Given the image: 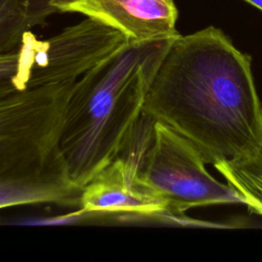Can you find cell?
<instances>
[{
	"label": "cell",
	"mask_w": 262,
	"mask_h": 262,
	"mask_svg": "<svg viewBox=\"0 0 262 262\" xmlns=\"http://www.w3.org/2000/svg\"><path fill=\"white\" fill-rule=\"evenodd\" d=\"M143 114L171 128L213 166L247 158L262 144V104L251 57L215 27L172 41Z\"/></svg>",
	"instance_id": "obj_1"
},
{
	"label": "cell",
	"mask_w": 262,
	"mask_h": 262,
	"mask_svg": "<svg viewBox=\"0 0 262 262\" xmlns=\"http://www.w3.org/2000/svg\"><path fill=\"white\" fill-rule=\"evenodd\" d=\"M175 38L128 41L74 82L58 144L70 179L78 188L118 158L129 142L156 73Z\"/></svg>",
	"instance_id": "obj_2"
},
{
	"label": "cell",
	"mask_w": 262,
	"mask_h": 262,
	"mask_svg": "<svg viewBox=\"0 0 262 262\" xmlns=\"http://www.w3.org/2000/svg\"><path fill=\"white\" fill-rule=\"evenodd\" d=\"M75 81L0 91V209L55 204L78 207L59 149Z\"/></svg>",
	"instance_id": "obj_3"
},
{
	"label": "cell",
	"mask_w": 262,
	"mask_h": 262,
	"mask_svg": "<svg viewBox=\"0 0 262 262\" xmlns=\"http://www.w3.org/2000/svg\"><path fill=\"white\" fill-rule=\"evenodd\" d=\"M124 149L132 155L139 179L163 203L169 217L198 207L244 204L230 184L207 171L190 143L145 114Z\"/></svg>",
	"instance_id": "obj_4"
},
{
	"label": "cell",
	"mask_w": 262,
	"mask_h": 262,
	"mask_svg": "<svg viewBox=\"0 0 262 262\" xmlns=\"http://www.w3.org/2000/svg\"><path fill=\"white\" fill-rule=\"evenodd\" d=\"M79 212L130 218L168 217L163 203L144 185L132 155L123 149L81 189Z\"/></svg>",
	"instance_id": "obj_5"
},
{
	"label": "cell",
	"mask_w": 262,
	"mask_h": 262,
	"mask_svg": "<svg viewBox=\"0 0 262 262\" xmlns=\"http://www.w3.org/2000/svg\"><path fill=\"white\" fill-rule=\"evenodd\" d=\"M54 12L79 13L121 32L128 41L172 39L178 10L173 0H49Z\"/></svg>",
	"instance_id": "obj_6"
},
{
	"label": "cell",
	"mask_w": 262,
	"mask_h": 262,
	"mask_svg": "<svg viewBox=\"0 0 262 262\" xmlns=\"http://www.w3.org/2000/svg\"><path fill=\"white\" fill-rule=\"evenodd\" d=\"M53 13L49 0H0V53L17 48L28 31Z\"/></svg>",
	"instance_id": "obj_7"
},
{
	"label": "cell",
	"mask_w": 262,
	"mask_h": 262,
	"mask_svg": "<svg viewBox=\"0 0 262 262\" xmlns=\"http://www.w3.org/2000/svg\"><path fill=\"white\" fill-rule=\"evenodd\" d=\"M214 167L241 194L249 210L262 216V144L247 158Z\"/></svg>",
	"instance_id": "obj_8"
},
{
	"label": "cell",
	"mask_w": 262,
	"mask_h": 262,
	"mask_svg": "<svg viewBox=\"0 0 262 262\" xmlns=\"http://www.w3.org/2000/svg\"><path fill=\"white\" fill-rule=\"evenodd\" d=\"M37 37L28 31L14 50L0 53V91L29 86L40 74L37 59Z\"/></svg>",
	"instance_id": "obj_9"
},
{
	"label": "cell",
	"mask_w": 262,
	"mask_h": 262,
	"mask_svg": "<svg viewBox=\"0 0 262 262\" xmlns=\"http://www.w3.org/2000/svg\"><path fill=\"white\" fill-rule=\"evenodd\" d=\"M247 2H249L250 4L254 5L255 7L259 8L260 10H262V0H246Z\"/></svg>",
	"instance_id": "obj_10"
}]
</instances>
